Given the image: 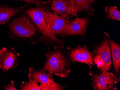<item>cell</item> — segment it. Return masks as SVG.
<instances>
[{"label":"cell","mask_w":120,"mask_h":90,"mask_svg":"<svg viewBox=\"0 0 120 90\" xmlns=\"http://www.w3.org/2000/svg\"><path fill=\"white\" fill-rule=\"evenodd\" d=\"M68 52L70 61L85 64L90 68L93 65V55L86 46H79L74 49L68 47Z\"/></svg>","instance_id":"9c48e42d"},{"label":"cell","mask_w":120,"mask_h":90,"mask_svg":"<svg viewBox=\"0 0 120 90\" xmlns=\"http://www.w3.org/2000/svg\"><path fill=\"white\" fill-rule=\"evenodd\" d=\"M54 47L53 51L48 52L45 54L44 69L49 73L61 78H65L71 72V61L68 56Z\"/></svg>","instance_id":"7a4b0ae2"},{"label":"cell","mask_w":120,"mask_h":90,"mask_svg":"<svg viewBox=\"0 0 120 90\" xmlns=\"http://www.w3.org/2000/svg\"><path fill=\"white\" fill-rule=\"evenodd\" d=\"M21 89L22 90H41L40 86L37 82L34 80L29 79L28 82L21 83Z\"/></svg>","instance_id":"2e32d148"},{"label":"cell","mask_w":120,"mask_h":90,"mask_svg":"<svg viewBox=\"0 0 120 90\" xmlns=\"http://www.w3.org/2000/svg\"><path fill=\"white\" fill-rule=\"evenodd\" d=\"M87 18H76L69 22L66 32L63 37L70 36L80 35L85 36L86 29L89 24Z\"/></svg>","instance_id":"30bf717a"},{"label":"cell","mask_w":120,"mask_h":90,"mask_svg":"<svg viewBox=\"0 0 120 90\" xmlns=\"http://www.w3.org/2000/svg\"><path fill=\"white\" fill-rule=\"evenodd\" d=\"M93 55L94 64L101 72H105L110 70L112 67L111 50L106 35L104 39L94 50Z\"/></svg>","instance_id":"5b68a950"},{"label":"cell","mask_w":120,"mask_h":90,"mask_svg":"<svg viewBox=\"0 0 120 90\" xmlns=\"http://www.w3.org/2000/svg\"><path fill=\"white\" fill-rule=\"evenodd\" d=\"M44 3L45 11L68 20L76 16L78 13L71 0H47Z\"/></svg>","instance_id":"277c9868"},{"label":"cell","mask_w":120,"mask_h":90,"mask_svg":"<svg viewBox=\"0 0 120 90\" xmlns=\"http://www.w3.org/2000/svg\"><path fill=\"white\" fill-rule=\"evenodd\" d=\"M29 71V79L45 85H49L55 82L52 74L47 72L44 68L38 70L31 66Z\"/></svg>","instance_id":"8fae6325"},{"label":"cell","mask_w":120,"mask_h":90,"mask_svg":"<svg viewBox=\"0 0 120 90\" xmlns=\"http://www.w3.org/2000/svg\"><path fill=\"white\" fill-rule=\"evenodd\" d=\"M8 27L12 37L26 41L34 40L39 33L33 21L26 14L15 18Z\"/></svg>","instance_id":"3957f363"},{"label":"cell","mask_w":120,"mask_h":90,"mask_svg":"<svg viewBox=\"0 0 120 90\" xmlns=\"http://www.w3.org/2000/svg\"><path fill=\"white\" fill-rule=\"evenodd\" d=\"M40 86L41 90H62L66 86H63L62 85L54 82L49 85L41 84Z\"/></svg>","instance_id":"e0dca14e"},{"label":"cell","mask_w":120,"mask_h":90,"mask_svg":"<svg viewBox=\"0 0 120 90\" xmlns=\"http://www.w3.org/2000/svg\"><path fill=\"white\" fill-rule=\"evenodd\" d=\"M90 75L91 79V85L95 90H115L116 85L120 81V78L116 77L112 72L108 71L101 72L98 75L90 71Z\"/></svg>","instance_id":"8992f818"},{"label":"cell","mask_w":120,"mask_h":90,"mask_svg":"<svg viewBox=\"0 0 120 90\" xmlns=\"http://www.w3.org/2000/svg\"><path fill=\"white\" fill-rule=\"evenodd\" d=\"M23 12L33 21L40 34V41L45 45L64 48V42L52 35L47 25L44 17L45 4L33 8L24 9Z\"/></svg>","instance_id":"6da1fadb"},{"label":"cell","mask_w":120,"mask_h":90,"mask_svg":"<svg viewBox=\"0 0 120 90\" xmlns=\"http://www.w3.org/2000/svg\"><path fill=\"white\" fill-rule=\"evenodd\" d=\"M19 1L25 2L27 4L29 5H35L36 6L43 5L45 4L43 0H19Z\"/></svg>","instance_id":"ac0fdd59"},{"label":"cell","mask_w":120,"mask_h":90,"mask_svg":"<svg viewBox=\"0 0 120 90\" xmlns=\"http://www.w3.org/2000/svg\"><path fill=\"white\" fill-rule=\"evenodd\" d=\"M107 35L109 42L111 52L112 56V61L114 69L115 72L119 76L120 67V46L112 40L108 33L104 32Z\"/></svg>","instance_id":"4fadbf2b"},{"label":"cell","mask_w":120,"mask_h":90,"mask_svg":"<svg viewBox=\"0 0 120 90\" xmlns=\"http://www.w3.org/2000/svg\"><path fill=\"white\" fill-rule=\"evenodd\" d=\"M15 83L14 81H12L11 82V84H9L7 86H4V89L5 90H17L15 86Z\"/></svg>","instance_id":"d6986e66"},{"label":"cell","mask_w":120,"mask_h":90,"mask_svg":"<svg viewBox=\"0 0 120 90\" xmlns=\"http://www.w3.org/2000/svg\"><path fill=\"white\" fill-rule=\"evenodd\" d=\"M19 56L14 48L7 49L4 47L0 50V68L3 73L15 68L18 65Z\"/></svg>","instance_id":"ba28073f"},{"label":"cell","mask_w":120,"mask_h":90,"mask_svg":"<svg viewBox=\"0 0 120 90\" xmlns=\"http://www.w3.org/2000/svg\"><path fill=\"white\" fill-rule=\"evenodd\" d=\"M25 8L24 6L15 7L0 5V25L7 23L13 17L22 11Z\"/></svg>","instance_id":"7c38bea8"},{"label":"cell","mask_w":120,"mask_h":90,"mask_svg":"<svg viewBox=\"0 0 120 90\" xmlns=\"http://www.w3.org/2000/svg\"><path fill=\"white\" fill-rule=\"evenodd\" d=\"M77 12H83L94 17V5L96 0H71Z\"/></svg>","instance_id":"5bb4252c"},{"label":"cell","mask_w":120,"mask_h":90,"mask_svg":"<svg viewBox=\"0 0 120 90\" xmlns=\"http://www.w3.org/2000/svg\"><path fill=\"white\" fill-rule=\"evenodd\" d=\"M44 17L51 33L56 37H63L68 27L69 20L46 11L44 12Z\"/></svg>","instance_id":"52a82bcc"},{"label":"cell","mask_w":120,"mask_h":90,"mask_svg":"<svg viewBox=\"0 0 120 90\" xmlns=\"http://www.w3.org/2000/svg\"><path fill=\"white\" fill-rule=\"evenodd\" d=\"M105 11L108 19L120 21V12L116 7L109 6L106 7Z\"/></svg>","instance_id":"9a60e30c"}]
</instances>
